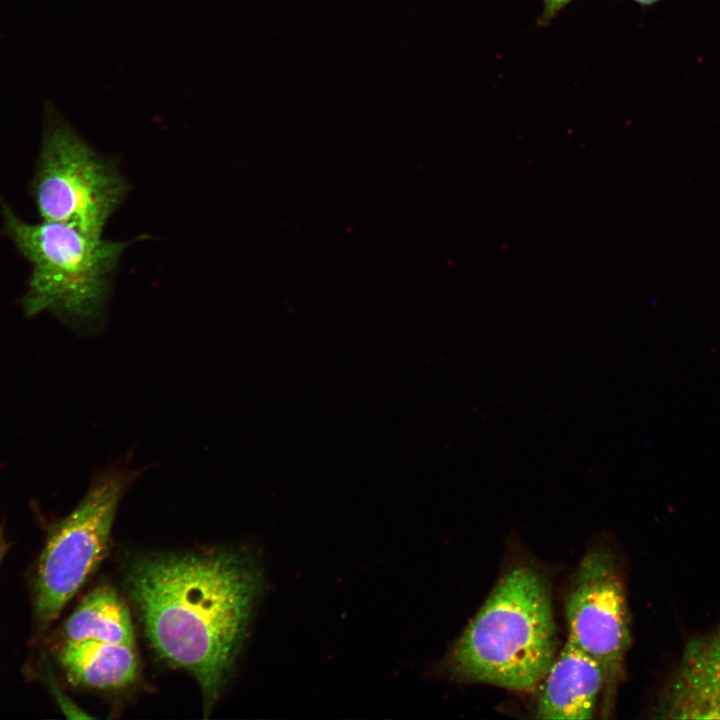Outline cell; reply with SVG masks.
Masks as SVG:
<instances>
[{"label":"cell","mask_w":720,"mask_h":720,"mask_svg":"<svg viewBox=\"0 0 720 720\" xmlns=\"http://www.w3.org/2000/svg\"><path fill=\"white\" fill-rule=\"evenodd\" d=\"M572 0H542V11L537 20L540 27L548 26Z\"/></svg>","instance_id":"cell-11"},{"label":"cell","mask_w":720,"mask_h":720,"mask_svg":"<svg viewBox=\"0 0 720 720\" xmlns=\"http://www.w3.org/2000/svg\"><path fill=\"white\" fill-rule=\"evenodd\" d=\"M605 680L601 665L567 638L538 686L536 718L591 719Z\"/></svg>","instance_id":"cell-7"},{"label":"cell","mask_w":720,"mask_h":720,"mask_svg":"<svg viewBox=\"0 0 720 720\" xmlns=\"http://www.w3.org/2000/svg\"><path fill=\"white\" fill-rule=\"evenodd\" d=\"M126 583L153 648L194 676L209 711L232 671L262 591L258 563L247 551L232 548L155 553L131 563Z\"/></svg>","instance_id":"cell-1"},{"label":"cell","mask_w":720,"mask_h":720,"mask_svg":"<svg viewBox=\"0 0 720 720\" xmlns=\"http://www.w3.org/2000/svg\"><path fill=\"white\" fill-rule=\"evenodd\" d=\"M128 188L112 161L97 153L52 103H45L40 153L32 180L41 219L102 235Z\"/></svg>","instance_id":"cell-4"},{"label":"cell","mask_w":720,"mask_h":720,"mask_svg":"<svg viewBox=\"0 0 720 720\" xmlns=\"http://www.w3.org/2000/svg\"><path fill=\"white\" fill-rule=\"evenodd\" d=\"M66 641L95 640L132 645L134 632L125 603L109 585L93 589L67 619Z\"/></svg>","instance_id":"cell-10"},{"label":"cell","mask_w":720,"mask_h":720,"mask_svg":"<svg viewBox=\"0 0 720 720\" xmlns=\"http://www.w3.org/2000/svg\"><path fill=\"white\" fill-rule=\"evenodd\" d=\"M2 215L4 231L31 265L22 298L24 313L31 317L52 312L75 323L97 319L128 242L103 239L59 222L28 223L4 203Z\"/></svg>","instance_id":"cell-3"},{"label":"cell","mask_w":720,"mask_h":720,"mask_svg":"<svg viewBox=\"0 0 720 720\" xmlns=\"http://www.w3.org/2000/svg\"><path fill=\"white\" fill-rule=\"evenodd\" d=\"M614 554L605 547L585 553L565 599L568 638L601 665L606 703L623 673L631 643L630 617Z\"/></svg>","instance_id":"cell-6"},{"label":"cell","mask_w":720,"mask_h":720,"mask_svg":"<svg viewBox=\"0 0 720 720\" xmlns=\"http://www.w3.org/2000/svg\"><path fill=\"white\" fill-rule=\"evenodd\" d=\"M658 710L666 718H720V625L689 644Z\"/></svg>","instance_id":"cell-8"},{"label":"cell","mask_w":720,"mask_h":720,"mask_svg":"<svg viewBox=\"0 0 720 720\" xmlns=\"http://www.w3.org/2000/svg\"><path fill=\"white\" fill-rule=\"evenodd\" d=\"M557 650L550 585L528 564L507 569L444 661L456 680L535 691Z\"/></svg>","instance_id":"cell-2"},{"label":"cell","mask_w":720,"mask_h":720,"mask_svg":"<svg viewBox=\"0 0 720 720\" xmlns=\"http://www.w3.org/2000/svg\"><path fill=\"white\" fill-rule=\"evenodd\" d=\"M635 3L642 5V6H651L661 0H632Z\"/></svg>","instance_id":"cell-13"},{"label":"cell","mask_w":720,"mask_h":720,"mask_svg":"<svg viewBox=\"0 0 720 720\" xmlns=\"http://www.w3.org/2000/svg\"><path fill=\"white\" fill-rule=\"evenodd\" d=\"M138 473L126 466L105 469L75 509L51 528L34 582L39 629L58 617L104 557L118 505Z\"/></svg>","instance_id":"cell-5"},{"label":"cell","mask_w":720,"mask_h":720,"mask_svg":"<svg viewBox=\"0 0 720 720\" xmlns=\"http://www.w3.org/2000/svg\"><path fill=\"white\" fill-rule=\"evenodd\" d=\"M9 543L7 542L2 528H0V564L8 551Z\"/></svg>","instance_id":"cell-12"},{"label":"cell","mask_w":720,"mask_h":720,"mask_svg":"<svg viewBox=\"0 0 720 720\" xmlns=\"http://www.w3.org/2000/svg\"><path fill=\"white\" fill-rule=\"evenodd\" d=\"M58 658L72 682L92 688L125 687L135 681L138 673V658L132 645L65 641Z\"/></svg>","instance_id":"cell-9"}]
</instances>
